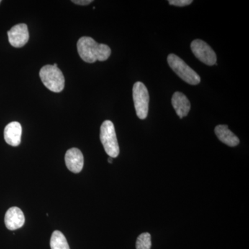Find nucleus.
I'll return each mask as SVG.
<instances>
[{"instance_id":"9d476101","label":"nucleus","mask_w":249,"mask_h":249,"mask_svg":"<svg viewBox=\"0 0 249 249\" xmlns=\"http://www.w3.org/2000/svg\"><path fill=\"white\" fill-rule=\"evenodd\" d=\"M22 132V126L19 123L16 121L10 123L4 129L5 142L11 146H18L21 142Z\"/></svg>"},{"instance_id":"4468645a","label":"nucleus","mask_w":249,"mask_h":249,"mask_svg":"<svg viewBox=\"0 0 249 249\" xmlns=\"http://www.w3.org/2000/svg\"><path fill=\"white\" fill-rule=\"evenodd\" d=\"M151 246V235L150 233L144 232L139 236L136 243L137 249H150Z\"/></svg>"},{"instance_id":"f03ea898","label":"nucleus","mask_w":249,"mask_h":249,"mask_svg":"<svg viewBox=\"0 0 249 249\" xmlns=\"http://www.w3.org/2000/svg\"><path fill=\"white\" fill-rule=\"evenodd\" d=\"M40 77L46 88L53 92H60L65 88V77L58 67L45 65L40 70Z\"/></svg>"},{"instance_id":"9b49d317","label":"nucleus","mask_w":249,"mask_h":249,"mask_svg":"<svg viewBox=\"0 0 249 249\" xmlns=\"http://www.w3.org/2000/svg\"><path fill=\"white\" fill-rule=\"evenodd\" d=\"M172 105L180 119L188 115L191 110V103L183 93L177 91L172 97Z\"/></svg>"},{"instance_id":"a211bd4d","label":"nucleus","mask_w":249,"mask_h":249,"mask_svg":"<svg viewBox=\"0 0 249 249\" xmlns=\"http://www.w3.org/2000/svg\"><path fill=\"white\" fill-rule=\"evenodd\" d=\"M1 0H0V3H1Z\"/></svg>"},{"instance_id":"20e7f679","label":"nucleus","mask_w":249,"mask_h":249,"mask_svg":"<svg viewBox=\"0 0 249 249\" xmlns=\"http://www.w3.org/2000/svg\"><path fill=\"white\" fill-rule=\"evenodd\" d=\"M100 138L106 153L111 158L117 157L120 150L116 138L115 128L111 121H106L101 124Z\"/></svg>"},{"instance_id":"0eeeda50","label":"nucleus","mask_w":249,"mask_h":249,"mask_svg":"<svg viewBox=\"0 0 249 249\" xmlns=\"http://www.w3.org/2000/svg\"><path fill=\"white\" fill-rule=\"evenodd\" d=\"M9 43L16 48H20L27 43L29 39L28 27L25 24H18L8 31Z\"/></svg>"},{"instance_id":"f3484780","label":"nucleus","mask_w":249,"mask_h":249,"mask_svg":"<svg viewBox=\"0 0 249 249\" xmlns=\"http://www.w3.org/2000/svg\"><path fill=\"white\" fill-rule=\"evenodd\" d=\"M108 161H109V163H112V158H111V157H109V158L108 159Z\"/></svg>"},{"instance_id":"6e6552de","label":"nucleus","mask_w":249,"mask_h":249,"mask_svg":"<svg viewBox=\"0 0 249 249\" xmlns=\"http://www.w3.org/2000/svg\"><path fill=\"white\" fill-rule=\"evenodd\" d=\"M65 163L67 168L73 173H78L83 170L84 157L78 148L70 149L65 155Z\"/></svg>"},{"instance_id":"f257e3e1","label":"nucleus","mask_w":249,"mask_h":249,"mask_svg":"<svg viewBox=\"0 0 249 249\" xmlns=\"http://www.w3.org/2000/svg\"><path fill=\"white\" fill-rule=\"evenodd\" d=\"M78 54L82 60L88 63L107 60L111 55V49L105 44H98L87 36L80 37L77 43Z\"/></svg>"},{"instance_id":"dca6fc26","label":"nucleus","mask_w":249,"mask_h":249,"mask_svg":"<svg viewBox=\"0 0 249 249\" xmlns=\"http://www.w3.org/2000/svg\"><path fill=\"white\" fill-rule=\"evenodd\" d=\"M72 2L81 6H85V5H89L93 2L92 0H72Z\"/></svg>"},{"instance_id":"39448f33","label":"nucleus","mask_w":249,"mask_h":249,"mask_svg":"<svg viewBox=\"0 0 249 249\" xmlns=\"http://www.w3.org/2000/svg\"><path fill=\"white\" fill-rule=\"evenodd\" d=\"M133 100L134 107L137 116L140 119H145L148 114L149 96L146 87L142 82H137L133 86Z\"/></svg>"},{"instance_id":"ddd939ff","label":"nucleus","mask_w":249,"mask_h":249,"mask_svg":"<svg viewBox=\"0 0 249 249\" xmlns=\"http://www.w3.org/2000/svg\"><path fill=\"white\" fill-rule=\"evenodd\" d=\"M51 249H70L66 237L59 231L52 234L50 241Z\"/></svg>"},{"instance_id":"f8f14e48","label":"nucleus","mask_w":249,"mask_h":249,"mask_svg":"<svg viewBox=\"0 0 249 249\" xmlns=\"http://www.w3.org/2000/svg\"><path fill=\"white\" fill-rule=\"evenodd\" d=\"M214 132L219 140L229 146L235 147L240 143V140L237 136L232 133L226 124L217 125L214 129Z\"/></svg>"},{"instance_id":"7ed1b4c3","label":"nucleus","mask_w":249,"mask_h":249,"mask_svg":"<svg viewBox=\"0 0 249 249\" xmlns=\"http://www.w3.org/2000/svg\"><path fill=\"white\" fill-rule=\"evenodd\" d=\"M168 62L170 68L188 84L196 85L200 83L201 78L199 75L178 55L170 54L168 56Z\"/></svg>"},{"instance_id":"2eb2a0df","label":"nucleus","mask_w":249,"mask_h":249,"mask_svg":"<svg viewBox=\"0 0 249 249\" xmlns=\"http://www.w3.org/2000/svg\"><path fill=\"white\" fill-rule=\"evenodd\" d=\"M170 5L176 6H186L193 3L192 0H170L168 1Z\"/></svg>"},{"instance_id":"423d86ee","label":"nucleus","mask_w":249,"mask_h":249,"mask_svg":"<svg viewBox=\"0 0 249 249\" xmlns=\"http://www.w3.org/2000/svg\"><path fill=\"white\" fill-rule=\"evenodd\" d=\"M192 52L198 60L209 66L217 63V55L213 49L204 41L195 40L191 45Z\"/></svg>"},{"instance_id":"1a4fd4ad","label":"nucleus","mask_w":249,"mask_h":249,"mask_svg":"<svg viewBox=\"0 0 249 249\" xmlns=\"http://www.w3.org/2000/svg\"><path fill=\"white\" fill-rule=\"evenodd\" d=\"M5 225L10 231L17 230L23 227L25 222V217L20 209L11 207L5 214Z\"/></svg>"}]
</instances>
